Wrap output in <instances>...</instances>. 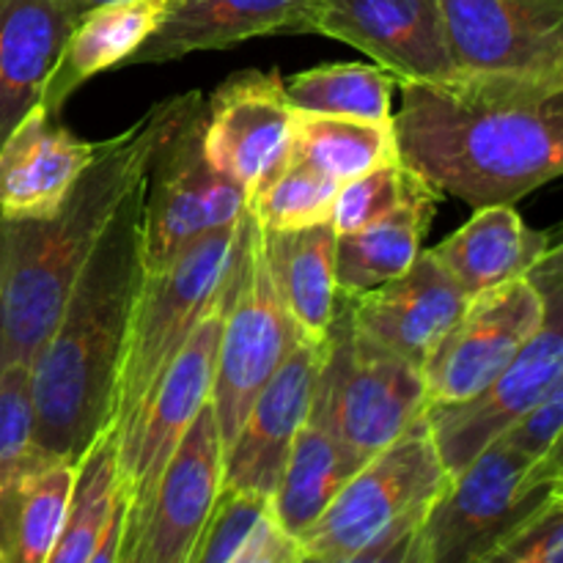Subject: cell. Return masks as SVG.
I'll list each match as a JSON object with an SVG mask.
<instances>
[{"label":"cell","mask_w":563,"mask_h":563,"mask_svg":"<svg viewBox=\"0 0 563 563\" xmlns=\"http://www.w3.org/2000/svg\"><path fill=\"white\" fill-rule=\"evenodd\" d=\"M36 456L31 366L14 363L0 372V498Z\"/></svg>","instance_id":"cell-33"},{"label":"cell","mask_w":563,"mask_h":563,"mask_svg":"<svg viewBox=\"0 0 563 563\" xmlns=\"http://www.w3.org/2000/svg\"><path fill=\"white\" fill-rule=\"evenodd\" d=\"M561 500V456L531 460L495 440L421 522L427 563H504L559 515Z\"/></svg>","instance_id":"cell-5"},{"label":"cell","mask_w":563,"mask_h":563,"mask_svg":"<svg viewBox=\"0 0 563 563\" xmlns=\"http://www.w3.org/2000/svg\"><path fill=\"white\" fill-rule=\"evenodd\" d=\"M267 506L269 500L262 495L220 487L218 500L185 563H229L251 537L253 526L267 511Z\"/></svg>","instance_id":"cell-34"},{"label":"cell","mask_w":563,"mask_h":563,"mask_svg":"<svg viewBox=\"0 0 563 563\" xmlns=\"http://www.w3.org/2000/svg\"><path fill=\"white\" fill-rule=\"evenodd\" d=\"M223 487V445L203 407L176 445L135 531L121 533L119 563H185Z\"/></svg>","instance_id":"cell-15"},{"label":"cell","mask_w":563,"mask_h":563,"mask_svg":"<svg viewBox=\"0 0 563 563\" xmlns=\"http://www.w3.org/2000/svg\"><path fill=\"white\" fill-rule=\"evenodd\" d=\"M322 346L300 339L247 410L223 454V489L273 498L297 432L311 416Z\"/></svg>","instance_id":"cell-17"},{"label":"cell","mask_w":563,"mask_h":563,"mask_svg":"<svg viewBox=\"0 0 563 563\" xmlns=\"http://www.w3.org/2000/svg\"><path fill=\"white\" fill-rule=\"evenodd\" d=\"M124 515H126V500H124V493H119V500H115L113 506V515H110L108 528H104V537L102 542H99L91 563L119 561V544H121V533H124Z\"/></svg>","instance_id":"cell-39"},{"label":"cell","mask_w":563,"mask_h":563,"mask_svg":"<svg viewBox=\"0 0 563 563\" xmlns=\"http://www.w3.org/2000/svg\"><path fill=\"white\" fill-rule=\"evenodd\" d=\"M80 141L36 104L0 143V220H42L64 203L93 159Z\"/></svg>","instance_id":"cell-19"},{"label":"cell","mask_w":563,"mask_h":563,"mask_svg":"<svg viewBox=\"0 0 563 563\" xmlns=\"http://www.w3.org/2000/svg\"><path fill=\"white\" fill-rule=\"evenodd\" d=\"M289 157L339 185L383 165L399 163L390 121L383 124L311 113H295Z\"/></svg>","instance_id":"cell-28"},{"label":"cell","mask_w":563,"mask_h":563,"mask_svg":"<svg viewBox=\"0 0 563 563\" xmlns=\"http://www.w3.org/2000/svg\"><path fill=\"white\" fill-rule=\"evenodd\" d=\"M300 563H427V555H423L421 526H418V528H410V531L396 533V537L383 539V542L372 544V548L361 550V553L344 555V559H333V561L302 559Z\"/></svg>","instance_id":"cell-37"},{"label":"cell","mask_w":563,"mask_h":563,"mask_svg":"<svg viewBox=\"0 0 563 563\" xmlns=\"http://www.w3.org/2000/svg\"><path fill=\"white\" fill-rule=\"evenodd\" d=\"M58 3L64 5V9H69L71 14H75L77 20H80V16L86 14V11L97 9V5H102V3H110V0H58Z\"/></svg>","instance_id":"cell-40"},{"label":"cell","mask_w":563,"mask_h":563,"mask_svg":"<svg viewBox=\"0 0 563 563\" xmlns=\"http://www.w3.org/2000/svg\"><path fill=\"white\" fill-rule=\"evenodd\" d=\"M300 341L269 269L264 231L242 214L229 267V306L220 330L209 407L223 454L234 443L247 410L269 383L291 346Z\"/></svg>","instance_id":"cell-8"},{"label":"cell","mask_w":563,"mask_h":563,"mask_svg":"<svg viewBox=\"0 0 563 563\" xmlns=\"http://www.w3.org/2000/svg\"><path fill=\"white\" fill-rule=\"evenodd\" d=\"M438 198L432 187L423 185L377 223L335 236V289L357 297L399 278L421 253Z\"/></svg>","instance_id":"cell-26"},{"label":"cell","mask_w":563,"mask_h":563,"mask_svg":"<svg viewBox=\"0 0 563 563\" xmlns=\"http://www.w3.org/2000/svg\"><path fill=\"white\" fill-rule=\"evenodd\" d=\"M427 410V383L410 366L352 322L350 302L335 297L322 344L311 418L361 462L399 440Z\"/></svg>","instance_id":"cell-6"},{"label":"cell","mask_w":563,"mask_h":563,"mask_svg":"<svg viewBox=\"0 0 563 563\" xmlns=\"http://www.w3.org/2000/svg\"><path fill=\"white\" fill-rule=\"evenodd\" d=\"M302 550L295 537L278 526L273 511H264L236 555L229 563H300Z\"/></svg>","instance_id":"cell-36"},{"label":"cell","mask_w":563,"mask_h":563,"mask_svg":"<svg viewBox=\"0 0 563 563\" xmlns=\"http://www.w3.org/2000/svg\"><path fill=\"white\" fill-rule=\"evenodd\" d=\"M121 484L115 471V438L108 427L91 440L77 460L75 489L55 548L47 563H91L104 537Z\"/></svg>","instance_id":"cell-29"},{"label":"cell","mask_w":563,"mask_h":563,"mask_svg":"<svg viewBox=\"0 0 563 563\" xmlns=\"http://www.w3.org/2000/svg\"><path fill=\"white\" fill-rule=\"evenodd\" d=\"M295 108L280 71H236L203 99L201 141L209 165L247 192L289 159Z\"/></svg>","instance_id":"cell-14"},{"label":"cell","mask_w":563,"mask_h":563,"mask_svg":"<svg viewBox=\"0 0 563 563\" xmlns=\"http://www.w3.org/2000/svg\"><path fill=\"white\" fill-rule=\"evenodd\" d=\"M201 102L198 91L163 99L124 132L97 143L93 159L49 218L0 220V372L14 363L31 366L99 236L121 203L146 185L159 148Z\"/></svg>","instance_id":"cell-2"},{"label":"cell","mask_w":563,"mask_h":563,"mask_svg":"<svg viewBox=\"0 0 563 563\" xmlns=\"http://www.w3.org/2000/svg\"><path fill=\"white\" fill-rule=\"evenodd\" d=\"M346 302L352 322L363 333L423 372L440 341L460 322L471 297L445 273L432 251H421L399 278L366 295L346 297Z\"/></svg>","instance_id":"cell-18"},{"label":"cell","mask_w":563,"mask_h":563,"mask_svg":"<svg viewBox=\"0 0 563 563\" xmlns=\"http://www.w3.org/2000/svg\"><path fill=\"white\" fill-rule=\"evenodd\" d=\"M544 319V295L533 278L511 280L471 297L423 366L427 405H454L487 388L528 344Z\"/></svg>","instance_id":"cell-11"},{"label":"cell","mask_w":563,"mask_h":563,"mask_svg":"<svg viewBox=\"0 0 563 563\" xmlns=\"http://www.w3.org/2000/svg\"><path fill=\"white\" fill-rule=\"evenodd\" d=\"M236 231L240 223L209 231L185 247L163 273L141 278L124 346H121V361L115 368L113 407H110L119 476L135 454L137 434L154 388L223 286Z\"/></svg>","instance_id":"cell-4"},{"label":"cell","mask_w":563,"mask_h":563,"mask_svg":"<svg viewBox=\"0 0 563 563\" xmlns=\"http://www.w3.org/2000/svg\"><path fill=\"white\" fill-rule=\"evenodd\" d=\"M77 460H36L11 482L0 498V563H47L75 489Z\"/></svg>","instance_id":"cell-25"},{"label":"cell","mask_w":563,"mask_h":563,"mask_svg":"<svg viewBox=\"0 0 563 563\" xmlns=\"http://www.w3.org/2000/svg\"><path fill=\"white\" fill-rule=\"evenodd\" d=\"M418 187H423V181L401 163H390L355 176V179L339 185L333 209H330V225L335 234H352V231L366 229L399 209Z\"/></svg>","instance_id":"cell-32"},{"label":"cell","mask_w":563,"mask_h":563,"mask_svg":"<svg viewBox=\"0 0 563 563\" xmlns=\"http://www.w3.org/2000/svg\"><path fill=\"white\" fill-rule=\"evenodd\" d=\"M504 563H563V517H550L511 559Z\"/></svg>","instance_id":"cell-38"},{"label":"cell","mask_w":563,"mask_h":563,"mask_svg":"<svg viewBox=\"0 0 563 563\" xmlns=\"http://www.w3.org/2000/svg\"><path fill=\"white\" fill-rule=\"evenodd\" d=\"M399 88L396 154L438 196L515 203L563 170V80L454 71Z\"/></svg>","instance_id":"cell-1"},{"label":"cell","mask_w":563,"mask_h":563,"mask_svg":"<svg viewBox=\"0 0 563 563\" xmlns=\"http://www.w3.org/2000/svg\"><path fill=\"white\" fill-rule=\"evenodd\" d=\"M75 22L58 0H0V143L38 104Z\"/></svg>","instance_id":"cell-22"},{"label":"cell","mask_w":563,"mask_h":563,"mask_svg":"<svg viewBox=\"0 0 563 563\" xmlns=\"http://www.w3.org/2000/svg\"><path fill=\"white\" fill-rule=\"evenodd\" d=\"M203 102L165 141L148 170L141 207V275H157L209 231L240 223L247 190L209 165L201 141Z\"/></svg>","instance_id":"cell-10"},{"label":"cell","mask_w":563,"mask_h":563,"mask_svg":"<svg viewBox=\"0 0 563 563\" xmlns=\"http://www.w3.org/2000/svg\"><path fill=\"white\" fill-rule=\"evenodd\" d=\"M231 267V264H229ZM225 306H229V273L218 297L196 324L187 344L163 374L154 388L152 401L143 416L141 434H137L135 454H132L126 471L119 476L121 493L126 500L124 531H135L148 509L154 489L165 465L174 456L176 445L181 443L190 423L198 412L209 405L214 379V357H218L220 330H223Z\"/></svg>","instance_id":"cell-12"},{"label":"cell","mask_w":563,"mask_h":563,"mask_svg":"<svg viewBox=\"0 0 563 563\" xmlns=\"http://www.w3.org/2000/svg\"><path fill=\"white\" fill-rule=\"evenodd\" d=\"M137 187L77 273L66 306L31 363L33 443L47 456L80 460L110 423L115 368L141 289Z\"/></svg>","instance_id":"cell-3"},{"label":"cell","mask_w":563,"mask_h":563,"mask_svg":"<svg viewBox=\"0 0 563 563\" xmlns=\"http://www.w3.org/2000/svg\"><path fill=\"white\" fill-rule=\"evenodd\" d=\"M396 80L379 66L328 64L284 80L295 113L339 115V119L390 121Z\"/></svg>","instance_id":"cell-30"},{"label":"cell","mask_w":563,"mask_h":563,"mask_svg":"<svg viewBox=\"0 0 563 563\" xmlns=\"http://www.w3.org/2000/svg\"><path fill=\"white\" fill-rule=\"evenodd\" d=\"M563 427V383L555 385L544 399H539L500 440L531 460L561 456Z\"/></svg>","instance_id":"cell-35"},{"label":"cell","mask_w":563,"mask_h":563,"mask_svg":"<svg viewBox=\"0 0 563 563\" xmlns=\"http://www.w3.org/2000/svg\"><path fill=\"white\" fill-rule=\"evenodd\" d=\"M176 3L179 0H110L86 11L71 27L38 104L58 115L82 82L99 71L126 64L132 53L168 20Z\"/></svg>","instance_id":"cell-23"},{"label":"cell","mask_w":563,"mask_h":563,"mask_svg":"<svg viewBox=\"0 0 563 563\" xmlns=\"http://www.w3.org/2000/svg\"><path fill=\"white\" fill-rule=\"evenodd\" d=\"M322 0H179L126 64H165L256 36L313 33Z\"/></svg>","instance_id":"cell-20"},{"label":"cell","mask_w":563,"mask_h":563,"mask_svg":"<svg viewBox=\"0 0 563 563\" xmlns=\"http://www.w3.org/2000/svg\"><path fill=\"white\" fill-rule=\"evenodd\" d=\"M451 476L432 440L427 412L372 456L302 533V559L333 561L418 528L449 489Z\"/></svg>","instance_id":"cell-7"},{"label":"cell","mask_w":563,"mask_h":563,"mask_svg":"<svg viewBox=\"0 0 563 563\" xmlns=\"http://www.w3.org/2000/svg\"><path fill=\"white\" fill-rule=\"evenodd\" d=\"M313 33L366 53L396 86L456 71L440 0H322Z\"/></svg>","instance_id":"cell-16"},{"label":"cell","mask_w":563,"mask_h":563,"mask_svg":"<svg viewBox=\"0 0 563 563\" xmlns=\"http://www.w3.org/2000/svg\"><path fill=\"white\" fill-rule=\"evenodd\" d=\"M339 181L286 159L267 181L247 192V212L264 231H295L328 223Z\"/></svg>","instance_id":"cell-31"},{"label":"cell","mask_w":563,"mask_h":563,"mask_svg":"<svg viewBox=\"0 0 563 563\" xmlns=\"http://www.w3.org/2000/svg\"><path fill=\"white\" fill-rule=\"evenodd\" d=\"M544 295V319L520 355L484 390L454 405H427L432 440L449 476L465 471L539 399L563 383V251L555 245L528 273Z\"/></svg>","instance_id":"cell-9"},{"label":"cell","mask_w":563,"mask_h":563,"mask_svg":"<svg viewBox=\"0 0 563 563\" xmlns=\"http://www.w3.org/2000/svg\"><path fill=\"white\" fill-rule=\"evenodd\" d=\"M555 245L553 231L531 229L511 203H493L478 207L462 229L432 247V256L467 297H476L528 278Z\"/></svg>","instance_id":"cell-21"},{"label":"cell","mask_w":563,"mask_h":563,"mask_svg":"<svg viewBox=\"0 0 563 563\" xmlns=\"http://www.w3.org/2000/svg\"><path fill=\"white\" fill-rule=\"evenodd\" d=\"M115 563H119V561H115Z\"/></svg>","instance_id":"cell-41"},{"label":"cell","mask_w":563,"mask_h":563,"mask_svg":"<svg viewBox=\"0 0 563 563\" xmlns=\"http://www.w3.org/2000/svg\"><path fill=\"white\" fill-rule=\"evenodd\" d=\"M456 71L563 80V0H440Z\"/></svg>","instance_id":"cell-13"},{"label":"cell","mask_w":563,"mask_h":563,"mask_svg":"<svg viewBox=\"0 0 563 563\" xmlns=\"http://www.w3.org/2000/svg\"><path fill=\"white\" fill-rule=\"evenodd\" d=\"M264 231V229H262ZM335 231L317 223L295 231H264L269 269L300 339L324 344L335 313Z\"/></svg>","instance_id":"cell-24"},{"label":"cell","mask_w":563,"mask_h":563,"mask_svg":"<svg viewBox=\"0 0 563 563\" xmlns=\"http://www.w3.org/2000/svg\"><path fill=\"white\" fill-rule=\"evenodd\" d=\"M363 465L366 462L357 460L322 423L308 416L286 456L280 482L269 498V511L289 537L300 539Z\"/></svg>","instance_id":"cell-27"}]
</instances>
